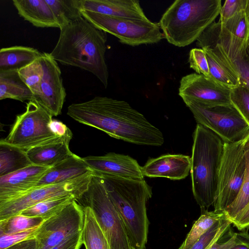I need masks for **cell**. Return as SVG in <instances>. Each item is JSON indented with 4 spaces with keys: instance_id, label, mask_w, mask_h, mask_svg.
Returning <instances> with one entry per match:
<instances>
[{
    "instance_id": "1",
    "label": "cell",
    "mask_w": 249,
    "mask_h": 249,
    "mask_svg": "<svg viewBox=\"0 0 249 249\" xmlns=\"http://www.w3.org/2000/svg\"><path fill=\"white\" fill-rule=\"evenodd\" d=\"M67 114L79 123L128 142L160 146L164 142L161 131L123 100L95 96L70 105Z\"/></svg>"
},
{
    "instance_id": "2",
    "label": "cell",
    "mask_w": 249,
    "mask_h": 249,
    "mask_svg": "<svg viewBox=\"0 0 249 249\" xmlns=\"http://www.w3.org/2000/svg\"><path fill=\"white\" fill-rule=\"evenodd\" d=\"M60 31L58 41L50 53L52 57L62 65L91 72L107 88L109 76L105 59L107 33L82 16Z\"/></svg>"
},
{
    "instance_id": "3",
    "label": "cell",
    "mask_w": 249,
    "mask_h": 249,
    "mask_svg": "<svg viewBox=\"0 0 249 249\" xmlns=\"http://www.w3.org/2000/svg\"><path fill=\"white\" fill-rule=\"evenodd\" d=\"M100 177L124 222L132 246L135 249H146L150 224L146 205L152 196V187L144 179Z\"/></svg>"
},
{
    "instance_id": "4",
    "label": "cell",
    "mask_w": 249,
    "mask_h": 249,
    "mask_svg": "<svg viewBox=\"0 0 249 249\" xmlns=\"http://www.w3.org/2000/svg\"><path fill=\"white\" fill-rule=\"evenodd\" d=\"M224 144L214 132L197 124L193 133L190 173L193 196L202 211H207L216 199Z\"/></svg>"
},
{
    "instance_id": "5",
    "label": "cell",
    "mask_w": 249,
    "mask_h": 249,
    "mask_svg": "<svg viewBox=\"0 0 249 249\" xmlns=\"http://www.w3.org/2000/svg\"><path fill=\"white\" fill-rule=\"evenodd\" d=\"M221 0H176L159 24L163 37L178 47L187 46L200 36L219 15Z\"/></svg>"
},
{
    "instance_id": "6",
    "label": "cell",
    "mask_w": 249,
    "mask_h": 249,
    "mask_svg": "<svg viewBox=\"0 0 249 249\" xmlns=\"http://www.w3.org/2000/svg\"><path fill=\"white\" fill-rule=\"evenodd\" d=\"M249 38V23L244 10L225 21H214L198 38L196 45L211 50L226 66L239 73L235 64L245 57Z\"/></svg>"
},
{
    "instance_id": "7",
    "label": "cell",
    "mask_w": 249,
    "mask_h": 249,
    "mask_svg": "<svg viewBox=\"0 0 249 249\" xmlns=\"http://www.w3.org/2000/svg\"><path fill=\"white\" fill-rule=\"evenodd\" d=\"M92 210L110 249H135L118 211L111 201L103 178L93 174L82 196Z\"/></svg>"
},
{
    "instance_id": "8",
    "label": "cell",
    "mask_w": 249,
    "mask_h": 249,
    "mask_svg": "<svg viewBox=\"0 0 249 249\" xmlns=\"http://www.w3.org/2000/svg\"><path fill=\"white\" fill-rule=\"evenodd\" d=\"M197 124L217 134L224 142L235 143L249 137V125L232 105L206 106L183 100Z\"/></svg>"
},
{
    "instance_id": "9",
    "label": "cell",
    "mask_w": 249,
    "mask_h": 249,
    "mask_svg": "<svg viewBox=\"0 0 249 249\" xmlns=\"http://www.w3.org/2000/svg\"><path fill=\"white\" fill-rule=\"evenodd\" d=\"M52 115L36 101H29L25 111L17 116L8 136L2 140L27 150L58 137L52 130Z\"/></svg>"
},
{
    "instance_id": "10",
    "label": "cell",
    "mask_w": 249,
    "mask_h": 249,
    "mask_svg": "<svg viewBox=\"0 0 249 249\" xmlns=\"http://www.w3.org/2000/svg\"><path fill=\"white\" fill-rule=\"evenodd\" d=\"M82 16L97 28L131 46L157 43L164 38L159 23L104 15L81 11Z\"/></svg>"
},
{
    "instance_id": "11",
    "label": "cell",
    "mask_w": 249,
    "mask_h": 249,
    "mask_svg": "<svg viewBox=\"0 0 249 249\" xmlns=\"http://www.w3.org/2000/svg\"><path fill=\"white\" fill-rule=\"evenodd\" d=\"M224 142L219 168L214 212H223L235 200L243 182L246 170L244 144Z\"/></svg>"
},
{
    "instance_id": "12",
    "label": "cell",
    "mask_w": 249,
    "mask_h": 249,
    "mask_svg": "<svg viewBox=\"0 0 249 249\" xmlns=\"http://www.w3.org/2000/svg\"><path fill=\"white\" fill-rule=\"evenodd\" d=\"M93 174L90 171L81 177L63 182L38 187L16 199L0 203V220L19 214L36 203L50 198L72 196L77 200L87 191Z\"/></svg>"
},
{
    "instance_id": "13",
    "label": "cell",
    "mask_w": 249,
    "mask_h": 249,
    "mask_svg": "<svg viewBox=\"0 0 249 249\" xmlns=\"http://www.w3.org/2000/svg\"><path fill=\"white\" fill-rule=\"evenodd\" d=\"M83 206L73 200L59 212L44 220L38 228L35 238L38 249H51L82 231Z\"/></svg>"
},
{
    "instance_id": "14",
    "label": "cell",
    "mask_w": 249,
    "mask_h": 249,
    "mask_svg": "<svg viewBox=\"0 0 249 249\" xmlns=\"http://www.w3.org/2000/svg\"><path fill=\"white\" fill-rule=\"evenodd\" d=\"M231 90L204 75L192 73L181 78L178 94L183 101H192L206 106L230 105Z\"/></svg>"
},
{
    "instance_id": "15",
    "label": "cell",
    "mask_w": 249,
    "mask_h": 249,
    "mask_svg": "<svg viewBox=\"0 0 249 249\" xmlns=\"http://www.w3.org/2000/svg\"><path fill=\"white\" fill-rule=\"evenodd\" d=\"M43 68L41 84V93L35 101L47 110L52 116L61 114L66 97L61 70L50 53H43L40 58Z\"/></svg>"
},
{
    "instance_id": "16",
    "label": "cell",
    "mask_w": 249,
    "mask_h": 249,
    "mask_svg": "<svg viewBox=\"0 0 249 249\" xmlns=\"http://www.w3.org/2000/svg\"><path fill=\"white\" fill-rule=\"evenodd\" d=\"M94 175L133 179H143L141 166L128 155L109 153L103 156L83 158Z\"/></svg>"
},
{
    "instance_id": "17",
    "label": "cell",
    "mask_w": 249,
    "mask_h": 249,
    "mask_svg": "<svg viewBox=\"0 0 249 249\" xmlns=\"http://www.w3.org/2000/svg\"><path fill=\"white\" fill-rule=\"evenodd\" d=\"M50 168L32 164L0 177V203L16 199L38 187V182Z\"/></svg>"
},
{
    "instance_id": "18",
    "label": "cell",
    "mask_w": 249,
    "mask_h": 249,
    "mask_svg": "<svg viewBox=\"0 0 249 249\" xmlns=\"http://www.w3.org/2000/svg\"><path fill=\"white\" fill-rule=\"evenodd\" d=\"M191 168V158L182 154H167L149 159L141 166L142 173L148 178H165L171 180L186 178Z\"/></svg>"
},
{
    "instance_id": "19",
    "label": "cell",
    "mask_w": 249,
    "mask_h": 249,
    "mask_svg": "<svg viewBox=\"0 0 249 249\" xmlns=\"http://www.w3.org/2000/svg\"><path fill=\"white\" fill-rule=\"evenodd\" d=\"M72 133L70 130L65 135L51 139L26 150L32 164L51 167L73 155L70 149Z\"/></svg>"
},
{
    "instance_id": "20",
    "label": "cell",
    "mask_w": 249,
    "mask_h": 249,
    "mask_svg": "<svg viewBox=\"0 0 249 249\" xmlns=\"http://www.w3.org/2000/svg\"><path fill=\"white\" fill-rule=\"evenodd\" d=\"M80 10L137 20H148L136 0H80Z\"/></svg>"
},
{
    "instance_id": "21",
    "label": "cell",
    "mask_w": 249,
    "mask_h": 249,
    "mask_svg": "<svg viewBox=\"0 0 249 249\" xmlns=\"http://www.w3.org/2000/svg\"><path fill=\"white\" fill-rule=\"evenodd\" d=\"M92 171L83 158L73 154L68 159L50 168L38 182L37 187L63 182L81 177Z\"/></svg>"
},
{
    "instance_id": "22",
    "label": "cell",
    "mask_w": 249,
    "mask_h": 249,
    "mask_svg": "<svg viewBox=\"0 0 249 249\" xmlns=\"http://www.w3.org/2000/svg\"><path fill=\"white\" fill-rule=\"evenodd\" d=\"M18 14L34 26L58 28L59 25L46 0H13Z\"/></svg>"
},
{
    "instance_id": "23",
    "label": "cell",
    "mask_w": 249,
    "mask_h": 249,
    "mask_svg": "<svg viewBox=\"0 0 249 249\" xmlns=\"http://www.w3.org/2000/svg\"><path fill=\"white\" fill-rule=\"evenodd\" d=\"M36 49L22 46L1 48L0 50V72L18 71L42 57Z\"/></svg>"
},
{
    "instance_id": "24",
    "label": "cell",
    "mask_w": 249,
    "mask_h": 249,
    "mask_svg": "<svg viewBox=\"0 0 249 249\" xmlns=\"http://www.w3.org/2000/svg\"><path fill=\"white\" fill-rule=\"evenodd\" d=\"M5 99L22 102L34 100L32 92L19 77L18 71L0 72V100Z\"/></svg>"
},
{
    "instance_id": "25",
    "label": "cell",
    "mask_w": 249,
    "mask_h": 249,
    "mask_svg": "<svg viewBox=\"0 0 249 249\" xmlns=\"http://www.w3.org/2000/svg\"><path fill=\"white\" fill-rule=\"evenodd\" d=\"M84 217L81 231V243L85 249H110L107 240L92 209L83 206Z\"/></svg>"
},
{
    "instance_id": "26",
    "label": "cell",
    "mask_w": 249,
    "mask_h": 249,
    "mask_svg": "<svg viewBox=\"0 0 249 249\" xmlns=\"http://www.w3.org/2000/svg\"><path fill=\"white\" fill-rule=\"evenodd\" d=\"M32 164L26 150L0 141V177Z\"/></svg>"
},
{
    "instance_id": "27",
    "label": "cell",
    "mask_w": 249,
    "mask_h": 249,
    "mask_svg": "<svg viewBox=\"0 0 249 249\" xmlns=\"http://www.w3.org/2000/svg\"><path fill=\"white\" fill-rule=\"evenodd\" d=\"M202 49L206 54L210 79L217 84L231 89L236 88L241 84L239 73L233 71L226 66L209 49Z\"/></svg>"
},
{
    "instance_id": "28",
    "label": "cell",
    "mask_w": 249,
    "mask_h": 249,
    "mask_svg": "<svg viewBox=\"0 0 249 249\" xmlns=\"http://www.w3.org/2000/svg\"><path fill=\"white\" fill-rule=\"evenodd\" d=\"M73 200L77 199L72 196L50 198L39 202L19 213L30 217H40L45 220L59 212Z\"/></svg>"
},
{
    "instance_id": "29",
    "label": "cell",
    "mask_w": 249,
    "mask_h": 249,
    "mask_svg": "<svg viewBox=\"0 0 249 249\" xmlns=\"http://www.w3.org/2000/svg\"><path fill=\"white\" fill-rule=\"evenodd\" d=\"M59 25V29L82 16L80 0H46Z\"/></svg>"
},
{
    "instance_id": "30",
    "label": "cell",
    "mask_w": 249,
    "mask_h": 249,
    "mask_svg": "<svg viewBox=\"0 0 249 249\" xmlns=\"http://www.w3.org/2000/svg\"><path fill=\"white\" fill-rule=\"evenodd\" d=\"M202 213L193 224L182 244V249H190L193 245L217 221L225 216L224 212L202 211Z\"/></svg>"
},
{
    "instance_id": "31",
    "label": "cell",
    "mask_w": 249,
    "mask_h": 249,
    "mask_svg": "<svg viewBox=\"0 0 249 249\" xmlns=\"http://www.w3.org/2000/svg\"><path fill=\"white\" fill-rule=\"evenodd\" d=\"M246 170L242 187L235 200L223 212L232 222L249 203V137L244 144Z\"/></svg>"
},
{
    "instance_id": "32",
    "label": "cell",
    "mask_w": 249,
    "mask_h": 249,
    "mask_svg": "<svg viewBox=\"0 0 249 249\" xmlns=\"http://www.w3.org/2000/svg\"><path fill=\"white\" fill-rule=\"evenodd\" d=\"M44 221L40 217L19 213L0 220V235H9L39 227Z\"/></svg>"
},
{
    "instance_id": "33",
    "label": "cell",
    "mask_w": 249,
    "mask_h": 249,
    "mask_svg": "<svg viewBox=\"0 0 249 249\" xmlns=\"http://www.w3.org/2000/svg\"><path fill=\"white\" fill-rule=\"evenodd\" d=\"M40 58L18 71L19 77L32 92L34 100L41 93V84L44 71Z\"/></svg>"
},
{
    "instance_id": "34",
    "label": "cell",
    "mask_w": 249,
    "mask_h": 249,
    "mask_svg": "<svg viewBox=\"0 0 249 249\" xmlns=\"http://www.w3.org/2000/svg\"><path fill=\"white\" fill-rule=\"evenodd\" d=\"M232 224V222L225 215L215 222L190 249H208L231 228Z\"/></svg>"
},
{
    "instance_id": "35",
    "label": "cell",
    "mask_w": 249,
    "mask_h": 249,
    "mask_svg": "<svg viewBox=\"0 0 249 249\" xmlns=\"http://www.w3.org/2000/svg\"><path fill=\"white\" fill-rule=\"evenodd\" d=\"M231 101L249 125V89L241 84L232 89Z\"/></svg>"
},
{
    "instance_id": "36",
    "label": "cell",
    "mask_w": 249,
    "mask_h": 249,
    "mask_svg": "<svg viewBox=\"0 0 249 249\" xmlns=\"http://www.w3.org/2000/svg\"><path fill=\"white\" fill-rule=\"evenodd\" d=\"M188 62L190 68L196 73L202 74L209 78L210 71L206 54L203 49L194 48L190 50Z\"/></svg>"
},
{
    "instance_id": "37",
    "label": "cell",
    "mask_w": 249,
    "mask_h": 249,
    "mask_svg": "<svg viewBox=\"0 0 249 249\" xmlns=\"http://www.w3.org/2000/svg\"><path fill=\"white\" fill-rule=\"evenodd\" d=\"M38 228L9 235H0V249H5L24 240L35 238Z\"/></svg>"
},
{
    "instance_id": "38",
    "label": "cell",
    "mask_w": 249,
    "mask_h": 249,
    "mask_svg": "<svg viewBox=\"0 0 249 249\" xmlns=\"http://www.w3.org/2000/svg\"><path fill=\"white\" fill-rule=\"evenodd\" d=\"M248 0H226L221 8L219 19L225 21L238 13L246 10Z\"/></svg>"
},
{
    "instance_id": "39",
    "label": "cell",
    "mask_w": 249,
    "mask_h": 249,
    "mask_svg": "<svg viewBox=\"0 0 249 249\" xmlns=\"http://www.w3.org/2000/svg\"><path fill=\"white\" fill-rule=\"evenodd\" d=\"M238 242L237 232L233 231L231 228L208 249H229L236 245Z\"/></svg>"
},
{
    "instance_id": "40",
    "label": "cell",
    "mask_w": 249,
    "mask_h": 249,
    "mask_svg": "<svg viewBox=\"0 0 249 249\" xmlns=\"http://www.w3.org/2000/svg\"><path fill=\"white\" fill-rule=\"evenodd\" d=\"M241 79V84L249 89V61L245 58L235 64Z\"/></svg>"
},
{
    "instance_id": "41",
    "label": "cell",
    "mask_w": 249,
    "mask_h": 249,
    "mask_svg": "<svg viewBox=\"0 0 249 249\" xmlns=\"http://www.w3.org/2000/svg\"><path fill=\"white\" fill-rule=\"evenodd\" d=\"M81 245V232H80L70 237L51 249H80Z\"/></svg>"
},
{
    "instance_id": "42",
    "label": "cell",
    "mask_w": 249,
    "mask_h": 249,
    "mask_svg": "<svg viewBox=\"0 0 249 249\" xmlns=\"http://www.w3.org/2000/svg\"><path fill=\"white\" fill-rule=\"evenodd\" d=\"M232 224L239 230L249 227V203L237 215Z\"/></svg>"
},
{
    "instance_id": "43",
    "label": "cell",
    "mask_w": 249,
    "mask_h": 249,
    "mask_svg": "<svg viewBox=\"0 0 249 249\" xmlns=\"http://www.w3.org/2000/svg\"><path fill=\"white\" fill-rule=\"evenodd\" d=\"M238 242L229 249H249V233L243 231L237 232Z\"/></svg>"
},
{
    "instance_id": "44",
    "label": "cell",
    "mask_w": 249,
    "mask_h": 249,
    "mask_svg": "<svg viewBox=\"0 0 249 249\" xmlns=\"http://www.w3.org/2000/svg\"><path fill=\"white\" fill-rule=\"evenodd\" d=\"M38 244L36 238L24 240L5 249H38Z\"/></svg>"
},
{
    "instance_id": "45",
    "label": "cell",
    "mask_w": 249,
    "mask_h": 249,
    "mask_svg": "<svg viewBox=\"0 0 249 249\" xmlns=\"http://www.w3.org/2000/svg\"><path fill=\"white\" fill-rule=\"evenodd\" d=\"M51 128L53 132L58 136L65 135L70 129L62 122L53 120L51 124Z\"/></svg>"
},
{
    "instance_id": "46",
    "label": "cell",
    "mask_w": 249,
    "mask_h": 249,
    "mask_svg": "<svg viewBox=\"0 0 249 249\" xmlns=\"http://www.w3.org/2000/svg\"><path fill=\"white\" fill-rule=\"evenodd\" d=\"M249 61V38L248 42L246 55L245 57Z\"/></svg>"
},
{
    "instance_id": "47",
    "label": "cell",
    "mask_w": 249,
    "mask_h": 249,
    "mask_svg": "<svg viewBox=\"0 0 249 249\" xmlns=\"http://www.w3.org/2000/svg\"><path fill=\"white\" fill-rule=\"evenodd\" d=\"M246 13L248 22L249 23V0H248V1L247 6L246 9Z\"/></svg>"
},
{
    "instance_id": "48",
    "label": "cell",
    "mask_w": 249,
    "mask_h": 249,
    "mask_svg": "<svg viewBox=\"0 0 249 249\" xmlns=\"http://www.w3.org/2000/svg\"><path fill=\"white\" fill-rule=\"evenodd\" d=\"M182 244H181V245L177 249H182Z\"/></svg>"
}]
</instances>
